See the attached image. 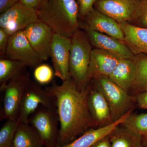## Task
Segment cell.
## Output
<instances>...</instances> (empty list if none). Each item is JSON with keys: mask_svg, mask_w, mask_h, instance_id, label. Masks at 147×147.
<instances>
[{"mask_svg": "<svg viewBox=\"0 0 147 147\" xmlns=\"http://www.w3.org/2000/svg\"><path fill=\"white\" fill-rule=\"evenodd\" d=\"M95 86L102 92L111 110L113 121H115L132 109V99L127 92L115 84L107 76L95 79Z\"/></svg>", "mask_w": 147, "mask_h": 147, "instance_id": "52a82bcc", "label": "cell"}, {"mask_svg": "<svg viewBox=\"0 0 147 147\" xmlns=\"http://www.w3.org/2000/svg\"><path fill=\"white\" fill-rule=\"evenodd\" d=\"M146 136H147V135H146Z\"/></svg>", "mask_w": 147, "mask_h": 147, "instance_id": "e575fe53", "label": "cell"}, {"mask_svg": "<svg viewBox=\"0 0 147 147\" xmlns=\"http://www.w3.org/2000/svg\"><path fill=\"white\" fill-rule=\"evenodd\" d=\"M142 0H96L94 8L119 24H130L137 13Z\"/></svg>", "mask_w": 147, "mask_h": 147, "instance_id": "30bf717a", "label": "cell"}, {"mask_svg": "<svg viewBox=\"0 0 147 147\" xmlns=\"http://www.w3.org/2000/svg\"><path fill=\"white\" fill-rule=\"evenodd\" d=\"M20 0H0V12L2 13L16 4Z\"/></svg>", "mask_w": 147, "mask_h": 147, "instance_id": "1f68e13d", "label": "cell"}, {"mask_svg": "<svg viewBox=\"0 0 147 147\" xmlns=\"http://www.w3.org/2000/svg\"><path fill=\"white\" fill-rule=\"evenodd\" d=\"M143 142L144 147H147V135L143 136Z\"/></svg>", "mask_w": 147, "mask_h": 147, "instance_id": "836d02e7", "label": "cell"}, {"mask_svg": "<svg viewBox=\"0 0 147 147\" xmlns=\"http://www.w3.org/2000/svg\"><path fill=\"white\" fill-rule=\"evenodd\" d=\"M132 110H129L120 119L112 123L104 126L90 128L85 131L79 138L59 147H91L100 139L110 135L117 127L123 123L131 115Z\"/></svg>", "mask_w": 147, "mask_h": 147, "instance_id": "e0dca14e", "label": "cell"}, {"mask_svg": "<svg viewBox=\"0 0 147 147\" xmlns=\"http://www.w3.org/2000/svg\"><path fill=\"white\" fill-rule=\"evenodd\" d=\"M79 28L86 32L91 45L97 49L108 51L122 59H134V54L123 41L94 30L85 22H79Z\"/></svg>", "mask_w": 147, "mask_h": 147, "instance_id": "7c38bea8", "label": "cell"}, {"mask_svg": "<svg viewBox=\"0 0 147 147\" xmlns=\"http://www.w3.org/2000/svg\"><path fill=\"white\" fill-rule=\"evenodd\" d=\"M84 20L92 30L124 42V34L118 22L94 8L87 14Z\"/></svg>", "mask_w": 147, "mask_h": 147, "instance_id": "2e32d148", "label": "cell"}, {"mask_svg": "<svg viewBox=\"0 0 147 147\" xmlns=\"http://www.w3.org/2000/svg\"><path fill=\"white\" fill-rule=\"evenodd\" d=\"M137 64L136 79L131 89L136 92L147 90V56L135 57Z\"/></svg>", "mask_w": 147, "mask_h": 147, "instance_id": "603a6c76", "label": "cell"}, {"mask_svg": "<svg viewBox=\"0 0 147 147\" xmlns=\"http://www.w3.org/2000/svg\"><path fill=\"white\" fill-rule=\"evenodd\" d=\"M121 59L108 51L97 48L92 49L88 70L89 81L100 76L109 77Z\"/></svg>", "mask_w": 147, "mask_h": 147, "instance_id": "5bb4252c", "label": "cell"}, {"mask_svg": "<svg viewBox=\"0 0 147 147\" xmlns=\"http://www.w3.org/2000/svg\"><path fill=\"white\" fill-rule=\"evenodd\" d=\"M138 105L140 108L147 109V90L139 93L137 98Z\"/></svg>", "mask_w": 147, "mask_h": 147, "instance_id": "4dcf8cb0", "label": "cell"}, {"mask_svg": "<svg viewBox=\"0 0 147 147\" xmlns=\"http://www.w3.org/2000/svg\"><path fill=\"white\" fill-rule=\"evenodd\" d=\"M96 0H76L79 8V18L84 20L87 14L94 9Z\"/></svg>", "mask_w": 147, "mask_h": 147, "instance_id": "83f0119b", "label": "cell"}, {"mask_svg": "<svg viewBox=\"0 0 147 147\" xmlns=\"http://www.w3.org/2000/svg\"><path fill=\"white\" fill-rule=\"evenodd\" d=\"M119 24L124 34V42L134 55H147V28L129 23Z\"/></svg>", "mask_w": 147, "mask_h": 147, "instance_id": "d6986e66", "label": "cell"}, {"mask_svg": "<svg viewBox=\"0 0 147 147\" xmlns=\"http://www.w3.org/2000/svg\"><path fill=\"white\" fill-rule=\"evenodd\" d=\"M37 11L18 2L1 13L0 28L9 36L24 30L30 24L38 21Z\"/></svg>", "mask_w": 147, "mask_h": 147, "instance_id": "ba28073f", "label": "cell"}, {"mask_svg": "<svg viewBox=\"0 0 147 147\" xmlns=\"http://www.w3.org/2000/svg\"><path fill=\"white\" fill-rule=\"evenodd\" d=\"M135 58L121 59L108 77L115 84L127 92L132 88L137 76V64Z\"/></svg>", "mask_w": 147, "mask_h": 147, "instance_id": "ac0fdd59", "label": "cell"}, {"mask_svg": "<svg viewBox=\"0 0 147 147\" xmlns=\"http://www.w3.org/2000/svg\"><path fill=\"white\" fill-rule=\"evenodd\" d=\"M130 24L147 28V0H142L138 11Z\"/></svg>", "mask_w": 147, "mask_h": 147, "instance_id": "4316f807", "label": "cell"}, {"mask_svg": "<svg viewBox=\"0 0 147 147\" xmlns=\"http://www.w3.org/2000/svg\"><path fill=\"white\" fill-rule=\"evenodd\" d=\"M45 88L57 100L60 125L58 147L72 142L89 129L98 127L88 106L90 85L80 90L71 78L60 85L53 82L51 86Z\"/></svg>", "mask_w": 147, "mask_h": 147, "instance_id": "6da1fadb", "label": "cell"}, {"mask_svg": "<svg viewBox=\"0 0 147 147\" xmlns=\"http://www.w3.org/2000/svg\"><path fill=\"white\" fill-rule=\"evenodd\" d=\"M10 36L3 29L0 28V52L1 56L5 55Z\"/></svg>", "mask_w": 147, "mask_h": 147, "instance_id": "f546056e", "label": "cell"}, {"mask_svg": "<svg viewBox=\"0 0 147 147\" xmlns=\"http://www.w3.org/2000/svg\"><path fill=\"white\" fill-rule=\"evenodd\" d=\"M48 0H20L19 2L37 11L42 9L47 5Z\"/></svg>", "mask_w": 147, "mask_h": 147, "instance_id": "f1b7e54d", "label": "cell"}, {"mask_svg": "<svg viewBox=\"0 0 147 147\" xmlns=\"http://www.w3.org/2000/svg\"><path fill=\"white\" fill-rule=\"evenodd\" d=\"M33 75L35 82L41 86L50 84L55 76L53 68L45 63H41L36 66L34 68Z\"/></svg>", "mask_w": 147, "mask_h": 147, "instance_id": "484cf974", "label": "cell"}, {"mask_svg": "<svg viewBox=\"0 0 147 147\" xmlns=\"http://www.w3.org/2000/svg\"><path fill=\"white\" fill-rule=\"evenodd\" d=\"M30 74L25 70L8 82L3 90L1 120H17L23 95L31 81Z\"/></svg>", "mask_w": 147, "mask_h": 147, "instance_id": "277c9868", "label": "cell"}, {"mask_svg": "<svg viewBox=\"0 0 147 147\" xmlns=\"http://www.w3.org/2000/svg\"><path fill=\"white\" fill-rule=\"evenodd\" d=\"M37 13L38 20L55 33L71 38L79 29V8L76 0H48Z\"/></svg>", "mask_w": 147, "mask_h": 147, "instance_id": "7a4b0ae2", "label": "cell"}, {"mask_svg": "<svg viewBox=\"0 0 147 147\" xmlns=\"http://www.w3.org/2000/svg\"><path fill=\"white\" fill-rule=\"evenodd\" d=\"M20 121L8 120L0 129V147H13L15 134Z\"/></svg>", "mask_w": 147, "mask_h": 147, "instance_id": "cb8c5ba5", "label": "cell"}, {"mask_svg": "<svg viewBox=\"0 0 147 147\" xmlns=\"http://www.w3.org/2000/svg\"><path fill=\"white\" fill-rule=\"evenodd\" d=\"M13 147H45L39 135L29 124L20 122L18 125Z\"/></svg>", "mask_w": 147, "mask_h": 147, "instance_id": "44dd1931", "label": "cell"}, {"mask_svg": "<svg viewBox=\"0 0 147 147\" xmlns=\"http://www.w3.org/2000/svg\"><path fill=\"white\" fill-rule=\"evenodd\" d=\"M88 102L90 114L98 127L105 126L114 122L108 101L96 86H90Z\"/></svg>", "mask_w": 147, "mask_h": 147, "instance_id": "9a60e30c", "label": "cell"}, {"mask_svg": "<svg viewBox=\"0 0 147 147\" xmlns=\"http://www.w3.org/2000/svg\"><path fill=\"white\" fill-rule=\"evenodd\" d=\"M91 147H112L109 135L100 139Z\"/></svg>", "mask_w": 147, "mask_h": 147, "instance_id": "d6a6232c", "label": "cell"}, {"mask_svg": "<svg viewBox=\"0 0 147 147\" xmlns=\"http://www.w3.org/2000/svg\"><path fill=\"white\" fill-rule=\"evenodd\" d=\"M29 42L40 59L47 61L50 56V47L54 32L46 24L38 21L24 30Z\"/></svg>", "mask_w": 147, "mask_h": 147, "instance_id": "4fadbf2b", "label": "cell"}, {"mask_svg": "<svg viewBox=\"0 0 147 147\" xmlns=\"http://www.w3.org/2000/svg\"><path fill=\"white\" fill-rule=\"evenodd\" d=\"M5 56L10 59L21 62L32 68L34 69L43 61L32 47L24 30L9 36Z\"/></svg>", "mask_w": 147, "mask_h": 147, "instance_id": "9c48e42d", "label": "cell"}, {"mask_svg": "<svg viewBox=\"0 0 147 147\" xmlns=\"http://www.w3.org/2000/svg\"><path fill=\"white\" fill-rule=\"evenodd\" d=\"M26 67L23 63L7 58L0 59V91H2L9 81Z\"/></svg>", "mask_w": 147, "mask_h": 147, "instance_id": "7402d4cb", "label": "cell"}, {"mask_svg": "<svg viewBox=\"0 0 147 147\" xmlns=\"http://www.w3.org/2000/svg\"><path fill=\"white\" fill-rule=\"evenodd\" d=\"M71 38L54 33L50 47L55 75L63 82L71 78L69 72V57Z\"/></svg>", "mask_w": 147, "mask_h": 147, "instance_id": "8fae6325", "label": "cell"}, {"mask_svg": "<svg viewBox=\"0 0 147 147\" xmlns=\"http://www.w3.org/2000/svg\"><path fill=\"white\" fill-rule=\"evenodd\" d=\"M120 125L109 135L112 147H144L142 135Z\"/></svg>", "mask_w": 147, "mask_h": 147, "instance_id": "ffe728a7", "label": "cell"}, {"mask_svg": "<svg viewBox=\"0 0 147 147\" xmlns=\"http://www.w3.org/2000/svg\"><path fill=\"white\" fill-rule=\"evenodd\" d=\"M122 125L131 131L141 134L147 135V113L130 115Z\"/></svg>", "mask_w": 147, "mask_h": 147, "instance_id": "d4e9b609", "label": "cell"}, {"mask_svg": "<svg viewBox=\"0 0 147 147\" xmlns=\"http://www.w3.org/2000/svg\"><path fill=\"white\" fill-rule=\"evenodd\" d=\"M29 124L36 131L45 147H58L60 128L57 110L40 106L30 117Z\"/></svg>", "mask_w": 147, "mask_h": 147, "instance_id": "5b68a950", "label": "cell"}, {"mask_svg": "<svg viewBox=\"0 0 147 147\" xmlns=\"http://www.w3.org/2000/svg\"><path fill=\"white\" fill-rule=\"evenodd\" d=\"M69 57V72L78 89H85L89 85L88 77L91 44L86 32L79 29L72 35Z\"/></svg>", "mask_w": 147, "mask_h": 147, "instance_id": "3957f363", "label": "cell"}, {"mask_svg": "<svg viewBox=\"0 0 147 147\" xmlns=\"http://www.w3.org/2000/svg\"><path fill=\"white\" fill-rule=\"evenodd\" d=\"M40 106L57 110L55 96L40 84L32 80L21 100L18 118L20 122L29 124L30 117Z\"/></svg>", "mask_w": 147, "mask_h": 147, "instance_id": "8992f818", "label": "cell"}]
</instances>
